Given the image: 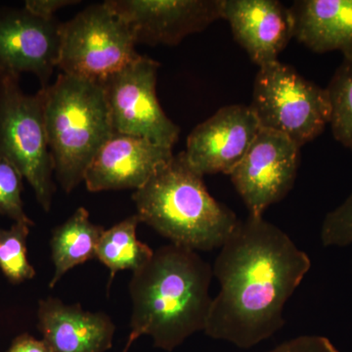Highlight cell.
<instances>
[{"label": "cell", "mask_w": 352, "mask_h": 352, "mask_svg": "<svg viewBox=\"0 0 352 352\" xmlns=\"http://www.w3.org/2000/svg\"><path fill=\"white\" fill-rule=\"evenodd\" d=\"M204 333L248 349L285 325L284 308L311 268V261L279 227L249 214L220 248Z\"/></svg>", "instance_id": "6da1fadb"}, {"label": "cell", "mask_w": 352, "mask_h": 352, "mask_svg": "<svg viewBox=\"0 0 352 352\" xmlns=\"http://www.w3.org/2000/svg\"><path fill=\"white\" fill-rule=\"evenodd\" d=\"M212 267L195 251L163 245L132 274L129 337L150 336L154 346L173 351L193 333L205 330L212 298Z\"/></svg>", "instance_id": "7a4b0ae2"}, {"label": "cell", "mask_w": 352, "mask_h": 352, "mask_svg": "<svg viewBox=\"0 0 352 352\" xmlns=\"http://www.w3.org/2000/svg\"><path fill=\"white\" fill-rule=\"evenodd\" d=\"M132 200L142 223L171 244L195 252L220 249L241 221L208 193L204 176L189 166L184 152L136 190Z\"/></svg>", "instance_id": "3957f363"}, {"label": "cell", "mask_w": 352, "mask_h": 352, "mask_svg": "<svg viewBox=\"0 0 352 352\" xmlns=\"http://www.w3.org/2000/svg\"><path fill=\"white\" fill-rule=\"evenodd\" d=\"M41 90L54 173L69 194L85 182L88 166L115 134L105 92L101 82L66 74Z\"/></svg>", "instance_id": "277c9868"}, {"label": "cell", "mask_w": 352, "mask_h": 352, "mask_svg": "<svg viewBox=\"0 0 352 352\" xmlns=\"http://www.w3.org/2000/svg\"><path fill=\"white\" fill-rule=\"evenodd\" d=\"M0 157L19 170L44 212H50L56 186L44 124L43 92L25 94L20 76L7 72H0Z\"/></svg>", "instance_id": "5b68a950"}, {"label": "cell", "mask_w": 352, "mask_h": 352, "mask_svg": "<svg viewBox=\"0 0 352 352\" xmlns=\"http://www.w3.org/2000/svg\"><path fill=\"white\" fill-rule=\"evenodd\" d=\"M250 108L261 129L279 132L300 148L323 133L332 115L327 89L279 60L258 69Z\"/></svg>", "instance_id": "8992f818"}, {"label": "cell", "mask_w": 352, "mask_h": 352, "mask_svg": "<svg viewBox=\"0 0 352 352\" xmlns=\"http://www.w3.org/2000/svg\"><path fill=\"white\" fill-rule=\"evenodd\" d=\"M129 25L105 2L63 22L58 67L62 74L103 82L140 54Z\"/></svg>", "instance_id": "52a82bcc"}, {"label": "cell", "mask_w": 352, "mask_h": 352, "mask_svg": "<svg viewBox=\"0 0 352 352\" xmlns=\"http://www.w3.org/2000/svg\"><path fill=\"white\" fill-rule=\"evenodd\" d=\"M160 64L140 55L101 82L113 132L173 148L180 127L166 115L157 96Z\"/></svg>", "instance_id": "ba28073f"}, {"label": "cell", "mask_w": 352, "mask_h": 352, "mask_svg": "<svg viewBox=\"0 0 352 352\" xmlns=\"http://www.w3.org/2000/svg\"><path fill=\"white\" fill-rule=\"evenodd\" d=\"M300 149L283 134L261 129L229 175L249 214L263 217L270 206L288 195L298 175Z\"/></svg>", "instance_id": "9c48e42d"}, {"label": "cell", "mask_w": 352, "mask_h": 352, "mask_svg": "<svg viewBox=\"0 0 352 352\" xmlns=\"http://www.w3.org/2000/svg\"><path fill=\"white\" fill-rule=\"evenodd\" d=\"M136 44L175 46L221 19V0H107Z\"/></svg>", "instance_id": "30bf717a"}, {"label": "cell", "mask_w": 352, "mask_h": 352, "mask_svg": "<svg viewBox=\"0 0 352 352\" xmlns=\"http://www.w3.org/2000/svg\"><path fill=\"white\" fill-rule=\"evenodd\" d=\"M62 24L23 8L0 7V72L31 73L41 88L50 85L59 61Z\"/></svg>", "instance_id": "8fae6325"}, {"label": "cell", "mask_w": 352, "mask_h": 352, "mask_svg": "<svg viewBox=\"0 0 352 352\" xmlns=\"http://www.w3.org/2000/svg\"><path fill=\"white\" fill-rule=\"evenodd\" d=\"M261 129L250 106H224L189 134L185 157L189 166L201 176L229 175Z\"/></svg>", "instance_id": "7c38bea8"}, {"label": "cell", "mask_w": 352, "mask_h": 352, "mask_svg": "<svg viewBox=\"0 0 352 352\" xmlns=\"http://www.w3.org/2000/svg\"><path fill=\"white\" fill-rule=\"evenodd\" d=\"M173 148L148 139L115 133L88 166V191L138 190L173 160Z\"/></svg>", "instance_id": "4fadbf2b"}, {"label": "cell", "mask_w": 352, "mask_h": 352, "mask_svg": "<svg viewBox=\"0 0 352 352\" xmlns=\"http://www.w3.org/2000/svg\"><path fill=\"white\" fill-rule=\"evenodd\" d=\"M221 19L258 68L278 61L295 38L291 8L277 0H221Z\"/></svg>", "instance_id": "5bb4252c"}, {"label": "cell", "mask_w": 352, "mask_h": 352, "mask_svg": "<svg viewBox=\"0 0 352 352\" xmlns=\"http://www.w3.org/2000/svg\"><path fill=\"white\" fill-rule=\"evenodd\" d=\"M38 329L52 352H106L112 349L116 326L104 312L83 310L80 303L41 300Z\"/></svg>", "instance_id": "9a60e30c"}, {"label": "cell", "mask_w": 352, "mask_h": 352, "mask_svg": "<svg viewBox=\"0 0 352 352\" xmlns=\"http://www.w3.org/2000/svg\"><path fill=\"white\" fill-rule=\"evenodd\" d=\"M291 11L295 38L308 50L352 58V0H300Z\"/></svg>", "instance_id": "2e32d148"}, {"label": "cell", "mask_w": 352, "mask_h": 352, "mask_svg": "<svg viewBox=\"0 0 352 352\" xmlns=\"http://www.w3.org/2000/svg\"><path fill=\"white\" fill-rule=\"evenodd\" d=\"M104 231V227L90 221L89 212L82 207L53 230L50 245L54 274L50 280V289L54 288L68 271L96 258L97 245Z\"/></svg>", "instance_id": "e0dca14e"}, {"label": "cell", "mask_w": 352, "mask_h": 352, "mask_svg": "<svg viewBox=\"0 0 352 352\" xmlns=\"http://www.w3.org/2000/svg\"><path fill=\"white\" fill-rule=\"evenodd\" d=\"M141 223L138 214L131 215L102 234L97 245L96 258L110 270L108 289L120 271L135 272L152 258L154 251L140 242L136 229Z\"/></svg>", "instance_id": "ac0fdd59"}, {"label": "cell", "mask_w": 352, "mask_h": 352, "mask_svg": "<svg viewBox=\"0 0 352 352\" xmlns=\"http://www.w3.org/2000/svg\"><path fill=\"white\" fill-rule=\"evenodd\" d=\"M326 89L332 107L333 138L352 151V58H344Z\"/></svg>", "instance_id": "d6986e66"}, {"label": "cell", "mask_w": 352, "mask_h": 352, "mask_svg": "<svg viewBox=\"0 0 352 352\" xmlns=\"http://www.w3.org/2000/svg\"><path fill=\"white\" fill-rule=\"evenodd\" d=\"M31 227L23 222H14L9 229L0 228V270L11 284H21L36 276V270L27 254Z\"/></svg>", "instance_id": "ffe728a7"}, {"label": "cell", "mask_w": 352, "mask_h": 352, "mask_svg": "<svg viewBox=\"0 0 352 352\" xmlns=\"http://www.w3.org/2000/svg\"><path fill=\"white\" fill-rule=\"evenodd\" d=\"M23 179L24 177L19 170L4 157H0V215L32 227L34 222L24 210Z\"/></svg>", "instance_id": "44dd1931"}, {"label": "cell", "mask_w": 352, "mask_h": 352, "mask_svg": "<svg viewBox=\"0 0 352 352\" xmlns=\"http://www.w3.org/2000/svg\"><path fill=\"white\" fill-rule=\"evenodd\" d=\"M320 239L324 247H346L352 244V192L346 200L326 215Z\"/></svg>", "instance_id": "7402d4cb"}, {"label": "cell", "mask_w": 352, "mask_h": 352, "mask_svg": "<svg viewBox=\"0 0 352 352\" xmlns=\"http://www.w3.org/2000/svg\"><path fill=\"white\" fill-rule=\"evenodd\" d=\"M268 352H340L328 338L318 335H302L286 340Z\"/></svg>", "instance_id": "603a6c76"}, {"label": "cell", "mask_w": 352, "mask_h": 352, "mask_svg": "<svg viewBox=\"0 0 352 352\" xmlns=\"http://www.w3.org/2000/svg\"><path fill=\"white\" fill-rule=\"evenodd\" d=\"M78 0H27L24 8L43 19H54L55 13L64 7L76 6Z\"/></svg>", "instance_id": "cb8c5ba5"}, {"label": "cell", "mask_w": 352, "mask_h": 352, "mask_svg": "<svg viewBox=\"0 0 352 352\" xmlns=\"http://www.w3.org/2000/svg\"><path fill=\"white\" fill-rule=\"evenodd\" d=\"M6 352H52L43 340H38L30 333H21L13 340Z\"/></svg>", "instance_id": "d4e9b609"}, {"label": "cell", "mask_w": 352, "mask_h": 352, "mask_svg": "<svg viewBox=\"0 0 352 352\" xmlns=\"http://www.w3.org/2000/svg\"><path fill=\"white\" fill-rule=\"evenodd\" d=\"M135 342V340L132 339V338L129 337V340H127L126 346H124V349H122L120 352H127L129 351V349H131V344H133V342Z\"/></svg>", "instance_id": "484cf974"}]
</instances>
